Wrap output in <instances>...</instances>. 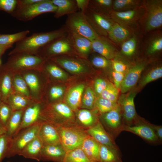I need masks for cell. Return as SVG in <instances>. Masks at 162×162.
Here are the masks:
<instances>
[{
    "label": "cell",
    "mask_w": 162,
    "mask_h": 162,
    "mask_svg": "<svg viewBox=\"0 0 162 162\" xmlns=\"http://www.w3.org/2000/svg\"><path fill=\"white\" fill-rule=\"evenodd\" d=\"M68 32L64 25L60 28L53 31L34 33L16 43L9 55L20 53L36 55L40 48Z\"/></svg>",
    "instance_id": "1"
},
{
    "label": "cell",
    "mask_w": 162,
    "mask_h": 162,
    "mask_svg": "<svg viewBox=\"0 0 162 162\" xmlns=\"http://www.w3.org/2000/svg\"><path fill=\"white\" fill-rule=\"evenodd\" d=\"M74 53H76L70 32L68 31L65 34L40 48L36 55L44 59V58H52L58 56Z\"/></svg>",
    "instance_id": "2"
},
{
    "label": "cell",
    "mask_w": 162,
    "mask_h": 162,
    "mask_svg": "<svg viewBox=\"0 0 162 162\" xmlns=\"http://www.w3.org/2000/svg\"><path fill=\"white\" fill-rule=\"evenodd\" d=\"M55 126L60 143L66 152L81 147L84 139L88 135L86 130L77 126Z\"/></svg>",
    "instance_id": "3"
},
{
    "label": "cell",
    "mask_w": 162,
    "mask_h": 162,
    "mask_svg": "<svg viewBox=\"0 0 162 162\" xmlns=\"http://www.w3.org/2000/svg\"><path fill=\"white\" fill-rule=\"evenodd\" d=\"M67 16L64 26L68 31L83 36L91 41L100 36L90 25L84 14L78 11Z\"/></svg>",
    "instance_id": "4"
},
{
    "label": "cell",
    "mask_w": 162,
    "mask_h": 162,
    "mask_svg": "<svg viewBox=\"0 0 162 162\" xmlns=\"http://www.w3.org/2000/svg\"><path fill=\"white\" fill-rule=\"evenodd\" d=\"M42 122L22 130L13 136L6 157L9 158L19 155L24 147L38 135Z\"/></svg>",
    "instance_id": "5"
},
{
    "label": "cell",
    "mask_w": 162,
    "mask_h": 162,
    "mask_svg": "<svg viewBox=\"0 0 162 162\" xmlns=\"http://www.w3.org/2000/svg\"><path fill=\"white\" fill-rule=\"evenodd\" d=\"M99 119L106 131L114 140L123 131L125 124L118 104L113 109L100 115Z\"/></svg>",
    "instance_id": "6"
},
{
    "label": "cell",
    "mask_w": 162,
    "mask_h": 162,
    "mask_svg": "<svg viewBox=\"0 0 162 162\" xmlns=\"http://www.w3.org/2000/svg\"><path fill=\"white\" fill-rule=\"evenodd\" d=\"M57 9V7L51 0H41L26 8L15 10L11 15L20 21H27L43 14L48 12L55 13Z\"/></svg>",
    "instance_id": "7"
},
{
    "label": "cell",
    "mask_w": 162,
    "mask_h": 162,
    "mask_svg": "<svg viewBox=\"0 0 162 162\" xmlns=\"http://www.w3.org/2000/svg\"><path fill=\"white\" fill-rule=\"evenodd\" d=\"M12 55L3 66L9 70L38 69L43 66L45 61L37 55L20 53Z\"/></svg>",
    "instance_id": "8"
},
{
    "label": "cell",
    "mask_w": 162,
    "mask_h": 162,
    "mask_svg": "<svg viewBox=\"0 0 162 162\" xmlns=\"http://www.w3.org/2000/svg\"><path fill=\"white\" fill-rule=\"evenodd\" d=\"M136 92L131 91L127 94H122L117 101L119 105L125 125L132 126L136 124L140 117L137 115L134 103Z\"/></svg>",
    "instance_id": "9"
},
{
    "label": "cell",
    "mask_w": 162,
    "mask_h": 162,
    "mask_svg": "<svg viewBox=\"0 0 162 162\" xmlns=\"http://www.w3.org/2000/svg\"><path fill=\"white\" fill-rule=\"evenodd\" d=\"M84 14L90 25L98 34L104 36L108 34L113 24L107 14L95 12L88 8Z\"/></svg>",
    "instance_id": "10"
},
{
    "label": "cell",
    "mask_w": 162,
    "mask_h": 162,
    "mask_svg": "<svg viewBox=\"0 0 162 162\" xmlns=\"http://www.w3.org/2000/svg\"><path fill=\"white\" fill-rule=\"evenodd\" d=\"M123 131L136 135L151 144L161 143L152 127L151 124L142 118L140 117L139 121L134 125H125Z\"/></svg>",
    "instance_id": "11"
},
{
    "label": "cell",
    "mask_w": 162,
    "mask_h": 162,
    "mask_svg": "<svg viewBox=\"0 0 162 162\" xmlns=\"http://www.w3.org/2000/svg\"><path fill=\"white\" fill-rule=\"evenodd\" d=\"M52 60L67 71L72 73L85 72L89 68V64L88 62L81 58L62 56L52 58Z\"/></svg>",
    "instance_id": "12"
},
{
    "label": "cell",
    "mask_w": 162,
    "mask_h": 162,
    "mask_svg": "<svg viewBox=\"0 0 162 162\" xmlns=\"http://www.w3.org/2000/svg\"><path fill=\"white\" fill-rule=\"evenodd\" d=\"M86 131L88 135L92 137L100 144L120 150L115 140L106 131L99 120Z\"/></svg>",
    "instance_id": "13"
},
{
    "label": "cell",
    "mask_w": 162,
    "mask_h": 162,
    "mask_svg": "<svg viewBox=\"0 0 162 162\" xmlns=\"http://www.w3.org/2000/svg\"><path fill=\"white\" fill-rule=\"evenodd\" d=\"M146 21V29L150 30L162 24V6L161 1H154L148 6Z\"/></svg>",
    "instance_id": "14"
},
{
    "label": "cell",
    "mask_w": 162,
    "mask_h": 162,
    "mask_svg": "<svg viewBox=\"0 0 162 162\" xmlns=\"http://www.w3.org/2000/svg\"><path fill=\"white\" fill-rule=\"evenodd\" d=\"M42 110L40 104L38 103L32 104L26 109L16 134L22 130L42 121L41 114Z\"/></svg>",
    "instance_id": "15"
},
{
    "label": "cell",
    "mask_w": 162,
    "mask_h": 162,
    "mask_svg": "<svg viewBox=\"0 0 162 162\" xmlns=\"http://www.w3.org/2000/svg\"><path fill=\"white\" fill-rule=\"evenodd\" d=\"M38 136L43 145L61 144L56 127L47 122H42Z\"/></svg>",
    "instance_id": "16"
},
{
    "label": "cell",
    "mask_w": 162,
    "mask_h": 162,
    "mask_svg": "<svg viewBox=\"0 0 162 162\" xmlns=\"http://www.w3.org/2000/svg\"><path fill=\"white\" fill-rule=\"evenodd\" d=\"M86 109L78 110L75 111L77 126L86 130L96 124L99 120L98 113L95 110Z\"/></svg>",
    "instance_id": "17"
},
{
    "label": "cell",
    "mask_w": 162,
    "mask_h": 162,
    "mask_svg": "<svg viewBox=\"0 0 162 162\" xmlns=\"http://www.w3.org/2000/svg\"><path fill=\"white\" fill-rule=\"evenodd\" d=\"M144 68V64H140L128 69L124 74L120 86V90L122 93H126L135 86Z\"/></svg>",
    "instance_id": "18"
},
{
    "label": "cell",
    "mask_w": 162,
    "mask_h": 162,
    "mask_svg": "<svg viewBox=\"0 0 162 162\" xmlns=\"http://www.w3.org/2000/svg\"><path fill=\"white\" fill-rule=\"evenodd\" d=\"M66 152L61 144L43 145L40 160L54 162H63Z\"/></svg>",
    "instance_id": "19"
},
{
    "label": "cell",
    "mask_w": 162,
    "mask_h": 162,
    "mask_svg": "<svg viewBox=\"0 0 162 162\" xmlns=\"http://www.w3.org/2000/svg\"><path fill=\"white\" fill-rule=\"evenodd\" d=\"M68 31L76 53L81 56L86 57L93 51L91 40L83 36Z\"/></svg>",
    "instance_id": "20"
},
{
    "label": "cell",
    "mask_w": 162,
    "mask_h": 162,
    "mask_svg": "<svg viewBox=\"0 0 162 162\" xmlns=\"http://www.w3.org/2000/svg\"><path fill=\"white\" fill-rule=\"evenodd\" d=\"M43 146L42 142L37 136L24 147L19 155L39 161L41 160V153Z\"/></svg>",
    "instance_id": "21"
},
{
    "label": "cell",
    "mask_w": 162,
    "mask_h": 162,
    "mask_svg": "<svg viewBox=\"0 0 162 162\" xmlns=\"http://www.w3.org/2000/svg\"><path fill=\"white\" fill-rule=\"evenodd\" d=\"M92 46L93 51L108 60L115 57V49L106 39L100 36L92 41Z\"/></svg>",
    "instance_id": "22"
},
{
    "label": "cell",
    "mask_w": 162,
    "mask_h": 162,
    "mask_svg": "<svg viewBox=\"0 0 162 162\" xmlns=\"http://www.w3.org/2000/svg\"><path fill=\"white\" fill-rule=\"evenodd\" d=\"M84 88L83 84H79L71 88L67 94L65 104L74 112L80 107L81 97Z\"/></svg>",
    "instance_id": "23"
},
{
    "label": "cell",
    "mask_w": 162,
    "mask_h": 162,
    "mask_svg": "<svg viewBox=\"0 0 162 162\" xmlns=\"http://www.w3.org/2000/svg\"><path fill=\"white\" fill-rule=\"evenodd\" d=\"M100 144L88 135L84 139L81 148L90 159L94 162H99Z\"/></svg>",
    "instance_id": "24"
},
{
    "label": "cell",
    "mask_w": 162,
    "mask_h": 162,
    "mask_svg": "<svg viewBox=\"0 0 162 162\" xmlns=\"http://www.w3.org/2000/svg\"><path fill=\"white\" fill-rule=\"evenodd\" d=\"M57 9L54 16L58 18L78 11L76 0H51Z\"/></svg>",
    "instance_id": "25"
},
{
    "label": "cell",
    "mask_w": 162,
    "mask_h": 162,
    "mask_svg": "<svg viewBox=\"0 0 162 162\" xmlns=\"http://www.w3.org/2000/svg\"><path fill=\"white\" fill-rule=\"evenodd\" d=\"M9 70L3 67L0 70V93L1 101L7 103L11 93L12 82Z\"/></svg>",
    "instance_id": "26"
},
{
    "label": "cell",
    "mask_w": 162,
    "mask_h": 162,
    "mask_svg": "<svg viewBox=\"0 0 162 162\" xmlns=\"http://www.w3.org/2000/svg\"><path fill=\"white\" fill-rule=\"evenodd\" d=\"M99 162H123L120 150L100 144Z\"/></svg>",
    "instance_id": "27"
},
{
    "label": "cell",
    "mask_w": 162,
    "mask_h": 162,
    "mask_svg": "<svg viewBox=\"0 0 162 162\" xmlns=\"http://www.w3.org/2000/svg\"><path fill=\"white\" fill-rule=\"evenodd\" d=\"M24 110L13 111L5 126L7 134L12 137L16 134L20 126Z\"/></svg>",
    "instance_id": "28"
},
{
    "label": "cell",
    "mask_w": 162,
    "mask_h": 162,
    "mask_svg": "<svg viewBox=\"0 0 162 162\" xmlns=\"http://www.w3.org/2000/svg\"><path fill=\"white\" fill-rule=\"evenodd\" d=\"M48 108L60 114L76 125L74 111L65 104L61 102L56 103L51 105Z\"/></svg>",
    "instance_id": "29"
},
{
    "label": "cell",
    "mask_w": 162,
    "mask_h": 162,
    "mask_svg": "<svg viewBox=\"0 0 162 162\" xmlns=\"http://www.w3.org/2000/svg\"><path fill=\"white\" fill-rule=\"evenodd\" d=\"M63 162H94L87 156L81 147L66 152Z\"/></svg>",
    "instance_id": "30"
},
{
    "label": "cell",
    "mask_w": 162,
    "mask_h": 162,
    "mask_svg": "<svg viewBox=\"0 0 162 162\" xmlns=\"http://www.w3.org/2000/svg\"><path fill=\"white\" fill-rule=\"evenodd\" d=\"M108 34L110 39L116 42L122 41L129 36V32L126 28L116 23L113 24Z\"/></svg>",
    "instance_id": "31"
},
{
    "label": "cell",
    "mask_w": 162,
    "mask_h": 162,
    "mask_svg": "<svg viewBox=\"0 0 162 162\" xmlns=\"http://www.w3.org/2000/svg\"><path fill=\"white\" fill-rule=\"evenodd\" d=\"M7 104L13 111L25 110L32 104L26 98L18 94L13 95L8 98Z\"/></svg>",
    "instance_id": "32"
},
{
    "label": "cell",
    "mask_w": 162,
    "mask_h": 162,
    "mask_svg": "<svg viewBox=\"0 0 162 162\" xmlns=\"http://www.w3.org/2000/svg\"><path fill=\"white\" fill-rule=\"evenodd\" d=\"M28 30H26L11 34H0V45L3 46H13L24 39L29 33Z\"/></svg>",
    "instance_id": "33"
},
{
    "label": "cell",
    "mask_w": 162,
    "mask_h": 162,
    "mask_svg": "<svg viewBox=\"0 0 162 162\" xmlns=\"http://www.w3.org/2000/svg\"><path fill=\"white\" fill-rule=\"evenodd\" d=\"M117 104V102L99 96L95 100L93 110L96 111L100 115L113 109Z\"/></svg>",
    "instance_id": "34"
},
{
    "label": "cell",
    "mask_w": 162,
    "mask_h": 162,
    "mask_svg": "<svg viewBox=\"0 0 162 162\" xmlns=\"http://www.w3.org/2000/svg\"><path fill=\"white\" fill-rule=\"evenodd\" d=\"M112 2L111 0H89L88 8L95 12L107 14Z\"/></svg>",
    "instance_id": "35"
},
{
    "label": "cell",
    "mask_w": 162,
    "mask_h": 162,
    "mask_svg": "<svg viewBox=\"0 0 162 162\" xmlns=\"http://www.w3.org/2000/svg\"><path fill=\"white\" fill-rule=\"evenodd\" d=\"M95 99V94L93 90L90 87L87 88L81 100L80 107L84 109L93 110Z\"/></svg>",
    "instance_id": "36"
},
{
    "label": "cell",
    "mask_w": 162,
    "mask_h": 162,
    "mask_svg": "<svg viewBox=\"0 0 162 162\" xmlns=\"http://www.w3.org/2000/svg\"><path fill=\"white\" fill-rule=\"evenodd\" d=\"M118 94V89L112 84L109 83H108L106 88L100 94L99 97L117 102Z\"/></svg>",
    "instance_id": "37"
},
{
    "label": "cell",
    "mask_w": 162,
    "mask_h": 162,
    "mask_svg": "<svg viewBox=\"0 0 162 162\" xmlns=\"http://www.w3.org/2000/svg\"><path fill=\"white\" fill-rule=\"evenodd\" d=\"M162 77V68H155L149 71L142 79L140 83L141 86H144L148 83L159 79Z\"/></svg>",
    "instance_id": "38"
},
{
    "label": "cell",
    "mask_w": 162,
    "mask_h": 162,
    "mask_svg": "<svg viewBox=\"0 0 162 162\" xmlns=\"http://www.w3.org/2000/svg\"><path fill=\"white\" fill-rule=\"evenodd\" d=\"M12 138L7 134L0 136V162L6 157Z\"/></svg>",
    "instance_id": "39"
},
{
    "label": "cell",
    "mask_w": 162,
    "mask_h": 162,
    "mask_svg": "<svg viewBox=\"0 0 162 162\" xmlns=\"http://www.w3.org/2000/svg\"><path fill=\"white\" fill-rule=\"evenodd\" d=\"M47 71L53 77L59 79H63L67 77L66 73L54 63H48L46 65Z\"/></svg>",
    "instance_id": "40"
},
{
    "label": "cell",
    "mask_w": 162,
    "mask_h": 162,
    "mask_svg": "<svg viewBox=\"0 0 162 162\" xmlns=\"http://www.w3.org/2000/svg\"><path fill=\"white\" fill-rule=\"evenodd\" d=\"M13 111L8 104L2 101L0 103V122L5 127Z\"/></svg>",
    "instance_id": "41"
},
{
    "label": "cell",
    "mask_w": 162,
    "mask_h": 162,
    "mask_svg": "<svg viewBox=\"0 0 162 162\" xmlns=\"http://www.w3.org/2000/svg\"><path fill=\"white\" fill-rule=\"evenodd\" d=\"M24 77V80L31 91L34 93L37 92L39 88V83L36 76L29 73L25 74Z\"/></svg>",
    "instance_id": "42"
},
{
    "label": "cell",
    "mask_w": 162,
    "mask_h": 162,
    "mask_svg": "<svg viewBox=\"0 0 162 162\" xmlns=\"http://www.w3.org/2000/svg\"><path fill=\"white\" fill-rule=\"evenodd\" d=\"M90 62L96 67L104 69L109 67L111 62L101 55H94L91 58Z\"/></svg>",
    "instance_id": "43"
},
{
    "label": "cell",
    "mask_w": 162,
    "mask_h": 162,
    "mask_svg": "<svg viewBox=\"0 0 162 162\" xmlns=\"http://www.w3.org/2000/svg\"><path fill=\"white\" fill-rule=\"evenodd\" d=\"M136 46V39L134 38H132L123 43L121 47L122 52L125 55L131 56L135 51Z\"/></svg>",
    "instance_id": "44"
},
{
    "label": "cell",
    "mask_w": 162,
    "mask_h": 162,
    "mask_svg": "<svg viewBox=\"0 0 162 162\" xmlns=\"http://www.w3.org/2000/svg\"><path fill=\"white\" fill-rule=\"evenodd\" d=\"M14 85L16 90L26 96L29 95L27 85L24 79L19 76H16L14 80Z\"/></svg>",
    "instance_id": "45"
},
{
    "label": "cell",
    "mask_w": 162,
    "mask_h": 162,
    "mask_svg": "<svg viewBox=\"0 0 162 162\" xmlns=\"http://www.w3.org/2000/svg\"><path fill=\"white\" fill-rule=\"evenodd\" d=\"M17 3V0H0V10L11 15L16 10Z\"/></svg>",
    "instance_id": "46"
},
{
    "label": "cell",
    "mask_w": 162,
    "mask_h": 162,
    "mask_svg": "<svg viewBox=\"0 0 162 162\" xmlns=\"http://www.w3.org/2000/svg\"><path fill=\"white\" fill-rule=\"evenodd\" d=\"M137 4V1L134 0H116L114 2L113 8L120 10L134 6Z\"/></svg>",
    "instance_id": "47"
},
{
    "label": "cell",
    "mask_w": 162,
    "mask_h": 162,
    "mask_svg": "<svg viewBox=\"0 0 162 162\" xmlns=\"http://www.w3.org/2000/svg\"><path fill=\"white\" fill-rule=\"evenodd\" d=\"M136 11L134 10H130L124 11L116 12L114 15L118 19L124 21L132 20L136 16Z\"/></svg>",
    "instance_id": "48"
},
{
    "label": "cell",
    "mask_w": 162,
    "mask_h": 162,
    "mask_svg": "<svg viewBox=\"0 0 162 162\" xmlns=\"http://www.w3.org/2000/svg\"><path fill=\"white\" fill-rule=\"evenodd\" d=\"M162 49V38L160 37L154 40L151 43L148 51L149 54H152Z\"/></svg>",
    "instance_id": "49"
},
{
    "label": "cell",
    "mask_w": 162,
    "mask_h": 162,
    "mask_svg": "<svg viewBox=\"0 0 162 162\" xmlns=\"http://www.w3.org/2000/svg\"><path fill=\"white\" fill-rule=\"evenodd\" d=\"M113 70L125 74L128 70L127 65L121 62L114 60L111 62Z\"/></svg>",
    "instance_id": "50"
},
{
    "label": "cell",
    "mask_w": 162,
    "mask_h": 162,
    "mask_svg": "<svg viewBox=\"0 0 162 162\" xmlns=\"http://www.w3.org/2000/svg\"><path fill=\"white\" fill-rule=\"evenodd\" d=\"M108 83L104 80L98 78L95 81L94 88L95 92L99 95L106 88Z\"/></svg>",
    "instance_id": "51"
},
{
    "label": "cell",
    "mask_w": 162,
    "mask_h": 162,
    "mask_svg": "<svg viewBox=\"0 0 162 162\" xmlns=\"http://www.w3.org/2000/svg\"><path fill=\"white\" fill-rule=\"evenodd\" d=\"M124 73L118 72L113 70L112 72L114 85L118 89H120L121 83L123 80Z\"/></svg>",
    "instance_id": "52"
},
{
    "label": "cell",
    "mask_w": 162,
    "mask_h": 162,
    "mask_svg": "<svg viewBox=\"0 0 162 162\" xmlns=\"http://www.w3.org/2000/svg\"><path fill=\"white\" fill-rule=\"evenodd\" d=\"M64 93V89L61 87L54 86L52 87L50 90V94L52 99L55 100L62 96Z\"/></svg>",
    "instance_id": "53"
},
{
    "label": "cell",
    "mask_w": 162,
    "mask_h": 162,
    "mask_svg": "<svg viewBox=\"0 0 162 162\" xmlns=\"http://www.w3.org/2000/svg\"><path fill=\"white\" fill-rule=\"evenodd\" d=\"M41 0H17L16 10L21 9L40 2Z\"/></svg>",
    "instance_id": "54"
},
{
    "label": "cell",
    "mask_w": 162,
    "mask_h": 162,
    "mask_svg": "<svg viewBox=\"0 0 162 162\" xmlns=\"http://www.w3.org/2000/svg\"><path fill=\"white\" fill-rule=\"evenodd\" d=\"M89 0H76L78 11L85 14L88 8Z\"/></svg>",
    "instance_id": "55"
},
{
    "label": "cell",
    "mask_w": 162,
    "mask_h": 162,
    "mask_svg": "<svg viewBox=\"0 0 162 162\" xmlns=\"http://www.w3.org/2000/svg\"><path fill=\"white\" fill-rule=\"evenodd\" d=\"M151 126L157 137L160 142L162 141V127L151 124Z\"/></svg>",
    "instance_id": "56"
},
{
    "label": "cell",
    "mask_w": 162,
    "mask_h": 162,
    "mask_svg": "<svg viewBox=\"0 0 162 162\" xmlns=\"http://www.w3.org/2000/svg\"><path fill=\"white\" fill-rule=\"evenodd\" d=\"M13 46H3L0 45V56L3 54L8 49L12 47Z\"/></svg>",
    "instance_id": "57"
},
{
    "label": "cell",
    "mask_w": 162,
    "mask_h": 162,
    "mask_svg": "<svg viewBox=\"0 0 162 162\" xmlns=\"http://www.w3.org/2000/svg\"><path fill=\"white\" fill-rule=\"evenodd\" d=\"M7 134L5 127L0 122V136Z\"/></svg>",
    "instance_id": "58"
},
{
    "label": "cell",
    "mask_w": 162,
    "mask_h": 162,
    "mask_svg": "<svg viewBox=\"0 0 162 162\" xmlns=\"http://www.w3.org/2000/svg\"><path fill=\"white\" fill-rule=\"evenodd\" d=\"M1 102H2V101H1V94H0V103H1Z\"/></svg>",
    "instance_id": "59"
},
{
    "label": "cell",
    "mask_w": 162,
    "mask_h": 162,
    "mask_svg": "<svg viewBox=\"0 0 162 162\" xmlns=\"http://www.w3.org/2000/svg\"><path fill=\"white\" fill-rule=\"evenodd\" d=\"M1 60L0 59V65H1Z\"/></svg>",
    "instance_id": "60"
},
{
    "label": "cell",
    "mask_w": 162,
    "mask_h": 162,
    "mask_svg": "<svg viewBox=\"0 0 162 162\" xmlns=\"http://www.w3.org/2000/svg\"><path fill=\"white\" fill-rule=\"evenodd\" d=\"M7 162H11V161H7Z\"/></svg>",
    "instance_id": "61"
}]
</instances>
